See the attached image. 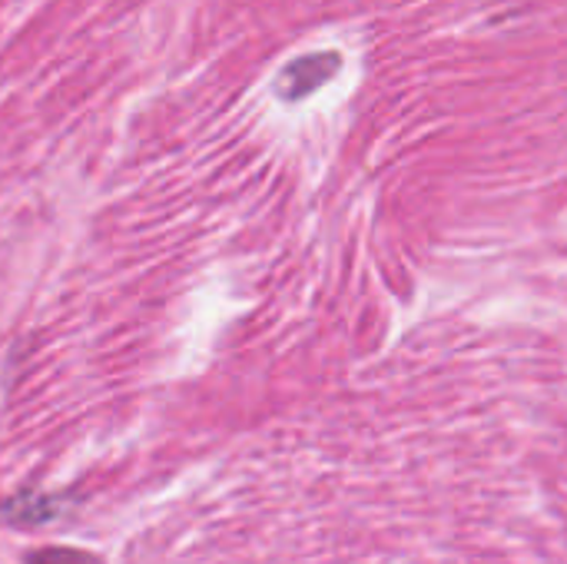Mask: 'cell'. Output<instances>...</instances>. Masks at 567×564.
Wrapping results in <instances>:
<instances>
[{"label":"cell","instance_id":"6da1fadb","mask_svg":"<svg viewBox=\"0 0 567 564\" xmlns=\"http://www.w3.org/2000/svg\"><path fill=\"white\" fill-rule=\"evenodd\" d=\"M342 70V57L336 50H322V53H306L299 60H292L282 73H279V96L286 103L306 100L309 93H316L319 86H326L336 73Z\"/></svg>","mask_w":567,"mask_h":564},{"label":"cell","instance_id":"7a4b0ae2","mask_svg":"<svg viewBox=\"0 0 567 564\" xmlns=\"http://www.w3.org/2000/svg\"><path fill=\"white\" fill-rule=\"evenodd\" d=\"M3 515L13 525H43L56 515V502H50L43 495H17L13 502L3 505Z\"/></svg>","mask_w":567,"mask_h":564},{"label":"cell","instance_id":"3957f363","mask_svg":"<svg viewBox=\"0 0 567 564\" xmlns=\"http://www.w3.org/2000/svg\"><path fill=\"white\" fill-rule=\"evenodd\" d=\"M27 564H100L93 555H83V552H73V548H43V552H33Z\"/></svg>","mask_w":567,"mask_h":564}]
</instances>
